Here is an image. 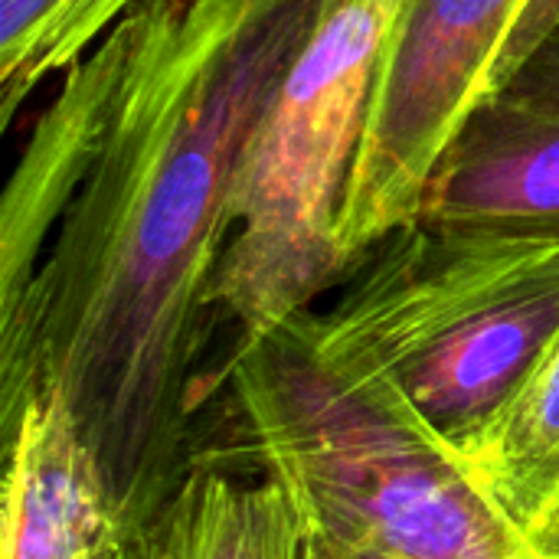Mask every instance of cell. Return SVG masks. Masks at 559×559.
<instances>
[{
    "mask_svg": "<svg viewBox=\"0 0 559 559\" xmlns=\"http://www.w3.org/2000/svg\"><path fill=\"white\" fill-rule=\"evenodd\" d=\"M328 0H138L111 29L95 154L29 292L0 311V429L49 386L121 537L193 459L213 278L255 124Z\"/></svg>",
    "mask_w": 559,
    "mask_h": 559,
    "instance_id": "obj_1",
    "label": "cell"
},
{
    "mask_svg": "<svg viewBox=\"0 0 559 559\" xmlns=\"http://www.w3.org/2000/svg\"><path fill=\"white\" fill-rule=\"evenodd\" d=\"M219 383L233 455L275 478L308 531L406 559H550L400 390L318 344L311 311L239 337Z\"/></svg>",
    "mask_w": 559,
    "mask_h": 559,
    "instance_id": "obj_2",
    "label": "cell"
},
{
    "mask_svg": "<svg viewBox=\"0 0 559 559\" xmlns=\"http://www.w3.org/2000/svg\"><path fill=\"white\" fill-rule=\"evenodd\" d=\"M311 331L462 449L559 331V242L416 219L311 308Z\"/></svg>",
    "mask_w": 559,
    "mask_h": 559,
    "instance_id": "obj_3",
    "label": "cell"
},
{
    "mask_svg": "<svg viewBox=\"0 0 559 559\" xmlns=\"http://www.w3.org/2000/svg\"><path fill=\"white\" fill-rule=\"evenodd\" d=\"M406 0H328L249 141L213 308L265 334L350 278L341 206L386 36Z\"/></svg>",
    "mask_w": 559,
    "mask_h": 559,
    "instance_id": "obj_4",
    "label": "cell"
},
{
    "mask_svg": "<svg viewBox=\"0 0 559 559\" xmlns=\"http://www.w3.org/2000/svg\"><path fill=\"white\" fill-rule=\"evenodd\" d=\"M537 0H406L380 56L341 206L354 269L409 226L462 128L511 79Z\"/></svg>",
    "mask_w": 559,
    "mask_h": 559,
    "instance_id": "obj_5",
    "label": "cell"
},
{
    "mask_svg": "<svg viewBox=\"0 0 559 559\" xmlns=\"http://www.w3.org/2000/svg\"><path fill=\"white\" fill-rule=\"evenodd\" d=\"M3 432L0 559H111L121 524L62 396L39 386Z\"/></svg>",
    "mask_w": 559,
    "mask_h": 559,
    "instance_id": "obj_6",
    "label": "cell"
},
{
    "mask_svg": "<svg viewBox=\"0 0 559 559\" xmlns=\"http://www.w3.org/2000/svg\"><path fill=\"white\" fill-rule=\"evenodd\" d=\"M416 219L559 242V121L488 102L442 154Z\"/></svg>",
    "mask_w": 559,
    "mask_h": 559,
    "instance_id": "obj_7",
    "label": "cell"
},
{
    "mask_svg": "<svg viewBox=\"0 0 559 559\" xmlns=\"http://www.w3.org/2000/svg\"><path fill=\"white\" fill-rule=\"evenodd\" d=\"M305 550L301 511L275 478L193 452L167 501L111 559H305Z\"/></svg>",
    "mask_w": 559,
    "mask_h": 559,
    "instance_id": "obj_8",
    "label": "cell"
},
{
    "mask_svg": "<svg viewBox=\"0 0 559 559\" xmlns=\"http://www.w3.org/2000/svg\"><path fill=\"white\" fill-rule=\"evenodd\" d=\"M462 455L498 508L550 557L559 547V331Z\"/></svg>",
    "mask_w": 559,
    "mask_h": 559,
    "instance_id": "obj_9",
    "label": "cell"
},
{
    "mask_svg": "<svg viewBox=\"0 0 559 559\" xmlns=\"http://www.w3.org/2000/svg\"><path fill=\"white\" fill-rule=\"evenodd\" d=\"M491 102L559 121V0L534 3L518 66Z\"/></svg>",
    "mask_w": 559,
    "mask_h": 559,
    "instance_id": "obj_10",
    "label": "cell"
},
{
    "mask_svg": "<svg viewBox=\"0 0 559 559\" xmlns=\"http://www.w3.org/2000/svg\"><path fill=\"white\" fill-rule=\"evenodd\" d=\"M305 559H406L380 547H367V544H350V540H334L324 534L308 531V550Z\"/></svg>",
    "mask_w": 559,
    "mask_h": 559,
    "instance_id": "obj_11",
    "label": "cell"
}]
</instances>
